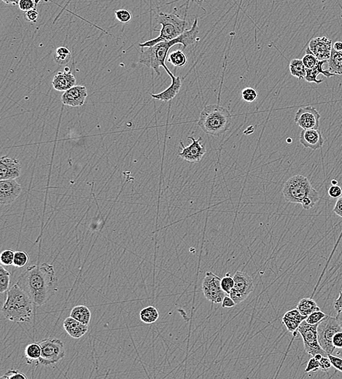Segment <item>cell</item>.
<instances>
[{
    "label": "cell",
    "mask_w": 342,
    "mask_h": 379,
    "mask_svg": "<svg viewBox=\"0 0 342 379\" xmlns=\"http://www.w3.org/2000/svg\"><path fill=\"white\" fill-rule=\"evenodd\" d=\"M27 379V377L23 373L17 371V370H10L5 373L1 379Z\"/></svg>",
    "instance_id": "obj_41"
},
{
    "label": "cell",
    "mask_w": 342,
    "mask_h": 379,
    "mask_svg": "<svg viewBox=\"0 0 342 379\" xmlns=\"http://www.w3.org/2000/svg\"><path fill=\"white\" fill-rule=\"evenodd\" d=\"M334 212L336 215H338V216L342 218V196L339 198L338 200H337L335 207L334 208Z\"/></svg>",
    "instance_id": "obj_50"
},
{
    "label": "cell",
    "mask_w": 342,
    "mask_h": 379,
    "mask_svg": "<svg viewBox=\"0 0 342 379\" xmlns=\"http://www.w3.org/2000/svg\"><path fill=\"white\" fill-rule=\"evenodd\" d=\"M14 255L15 252L12 250H5L1 253L0 255V262L1 265L4 266H10L13 263Z\"/></svg>",
    "instance_id": "obj_34"
},
{
    "label": "cell",
    "mask_w": 342,
    "mask_h": 379,
    "mask_svg": "<svg viewBox=\"0 0 342 379\" xmlns=\"http://www.w3.org/2000/svg\"><path fill=\"white\" fill-rule=\"evenodd\" d=\"M242 97L244 102L252 103L255 102L258 97V93L253 88H245L242 91Z\"/></svg>",
    "instance_id": "obj_38"
},
{
    "label": "cell",
    "mask_w": 342,
    "mask_h": 379,
    "mask_svg": "<svg viewBox=\"0 0 342 379\" xmlns=\"http://www.w3.org/2000/svg\"><path fill=\"white\" fill-rule=\"evenodd\" d=\"M72 59L70 50L66 47H59L55 52L54 59L60 65L68 64Z\"/></svg>",
    "instance_id": "obj_31"
},
{
    "label": "cell",
    "mask_w": 342,
    "mask_h": 379,
    "mask_svg": "<svg viewBox=\"0 0 342 379\" xmlns=\"http://www.w3.org/2000/svg\"><path fill=\"white\" fill-rule=\"evenodd\" d=\"M332 185H338V181L336 180H333L332 181Z\"/></svg>",
    "instance_id": "obj_57"
},
{
    "label": "cell",
    "mask_w": 342,
    "mask_h": 379,
    "mask_svg": "<svg viewBox=\"0 0 342 379\" xmlns=\"http://www.w3.org/2000/svg\"><path fill=\"white\" fill-rule=\"evenodd\" d=\"M234 289L249 295L253 289L254 284L251 276L242 271H236L234 276Z\"/></svg>",
    "instance_id": "obj_22"
},
{
    "label": "cell",
    "mask_w": 342,
    "mask_h": 379,
    "mask_svg": "<svg viewBox=\"0 0 342 379\" xmlns=\"http://www.w3.org/2000/svg\"><path fill=\"white\" fill-rule=\"evenodd\" d=\"M333 344L336 349H342V331L336 333L334 339H333Z\"/></svg>",
    "instance_id": "obj_48"
},
{
    "label": "cell",
    "mask_w": 342,
    "mask_h": 379,
    "mask_svg": "<svg viewBox=\"0 0 342 379\" xmlns=\"http://www.w3.org/2000/svg\"><path fill=\"white\" fill-rule=\"evenodd\" d=\"M198 23V18H195L191 28L174 40L159 42L152 47L141 48L140 53V64L152 69L160 76L159 69L161 67L164 68L167 67L165 61L168 57L169 51L173 46L180 44L183 45V49H185L189 45H194L200 40L198 36L199 34Z\"/></svg>",
    "instance_id": "obj_2"
},
{
    "label": "cell",
    "mask_w": 342,
    "mask_h": 379,
    "mask_svg": "<svg viewBox=\"0 0 342 379\" xmlns=\"http://www.w3.org/2000/svg\"><path fill=\"white\" fill-rule=\"evenodd\" d=\"M221 287L225 293L228 294V295H229L231 289L234 288V278L231 277V276H230V273H227L225 277L221 279Z\"/></svg>",
    "instance_id": "obj_37"
},
{
    "label": "cell",
    "mask_w": 342,
    "mask_h": 379,
    "mask_svg": "<svg viewBox=\"0 0 342 379\" xmlns=\"http://www.w3.org/2000/svg\"><path fill=\"white\" fill-rule=\"evenodd\" d=\"M329 71L335 75H342V51L332 48L330 59L328 60Z\"/></svg>",
    "instance_id": "obj_24"
},
{
    "label": "cell",
    "mask_w": 342,
    "mask_h": 379,
    "mask_svg": "<svg viewBox=\"0 0 342 379\" xmlns=\"http://www.w3.org/2000/svg\"><path fill=\"white\" fill-rule=\"evenodd\" d=\"M337 319H338L339 322H340V325H341L342 328V308L340 311H337Z\"/></svg>",
    "instance_id": "obj_54"
},
{
    "label": "cell",
    "mask_w": 342,
    "mask_h": 379,
    "mask_svg": "<svg viewBox=\"0 0 342 379\" xmlns=\"http://www.w3.org/2000/svg\"><path fill=\"white\" fill-rule=\"evenodd\" d=\"M231 118L230 112L220 105H207L200 114L198 126L204 133L220 136L229 129Z\"/></svg>",
    "instance_id": "obj_4"
},
{
    "label": "cell",
    "mask_w": 342,
    "mask_h": 379,
    "mask_svg": "<svg viewBox=\"0 0 342 379\" xmlns=\"http://www.w3.org/2000/svg\"><path fill=\"white\" fill-rule=\"evenodd\" d=\"M290 72L291 75L299 80L305 78L307 68L304 66L302 59H294L290 63Z\"/></svg>",
    "instance_id": "obj_28"
},
{
    "label": "cell",
    "mask_w": 342,
    "mask_h": 379,
    "mask_svg": "<svg viewBox=\"0 0 342 379\" xmlns=\"http://www.w3.org/2000/svg\"><path fill=\"white\" fill-rule=\"evenodd\" d=\"M34 303L18 284L12 286L1 309L6 319L15 322H31L34 317Z\"/></svg>",
    "instance_id": "obj_3"
},
{
    "label": "cell",
    "mask_w": 342,
    "mask_h": 379,
    "mask_svg": "<svg viewBox=\"0 0 342 379\" xmlns=\"http://www.w3.org/2000/svg\"><path fill=\"white\" fill-rule=\"evenodd\" d=\"M333 48L336 50H338V51H342V42H340V41L336 42L333 45Z\"/></svg>",
    "instance_id": "obj_52"
},
{
    "label": "cell",
    "mask_w": 342,
    "mask_h": 379,
    "mask_svg": "<svg viewBox=\"0 0 342 379\" xmlns=\"http://www.w3.org/2000/svg\"><path fill=\"white\" fill-rule=\"evenodd\" d=\"M88 97V91L85 86H75L64 91L61 96L63 105L70 107H82Z\"/></svg>",
    "instance_id": "obj_15"
},
{
    "label": "cell",
    "mask_w": 342,
    "mask_h": 379,
    "mask_svg": "<svg viewBox=\"0 0 342 379\" xmlns=\"http://www.w3.org/2000/svg\"><path fill=\"white\" fill-rule=\"evenodd\" d=\"M283 194L285 201L292 204H300L305 198L321 199L319 193L312 185L307 177L296 175L291 177L284 185Z\"/></svg>",
    "instance_id": "obj_6"
},
{
    "label": "cell",
    "mask_w": 342,
    "mask_h": 379,
    "mask_svg": "<svg viewBox=\"0 0 342 379\" xmlns=\"http://www.w3.org/2000/svg\"><path fill=\"white\" fill-rule=\"evenodd\" d=\"M21 186L15 180H1L0 182V203L8 205L15 201L21 193Z\"/></svg>",
    "instance_id": "obj_14"
},
{
    "label": "cell",
    "mask_w": 342,
    "mask_h": 379,
    "mask_svg": "<svg viewBox=\"0 0 342 379\" xmlns=\"http://www.w3.org/2000/svg\"><path fill=\"white\" fill-rule=\"evenodd\" d=\"M70 317L85 325H88L91 322V313L87 306L80 305V306H75L72 309Z\"/></svg>",
    "instance_id": "obj_25"
},
{
    "label": "cell",
    "mask_w": 342,
    "mask_h": 379,
    "mask_svg": "<svg viewBox=\"0 0 342 379\" xmlns=\"http://www.w3.org/2000/svg\"><path fill=\"white\" fill-rule=\"evenodd\" d=\"M331 362H332L333 367L337 369V371L342 373V358L340 357L336 356L334 355H328Z\"/></svg>",
    "instance_id": "obj_46"
},
{
    "label": "cell",
    "mask_w": 342,
    "mask_h": 379,
    "mask_svg": "<svg viewBox=\"0 0 342 379\" xmlns=\"http://www.w3.org/2000/svg\"><path fill=\"white\" fill-rule=\"evenodd\" d=\"M321 115L313 106L303 107L295 115V123L302 129H319Z\"/></svg>",
    "instance_id": "obj_11"
},
{
    "label": "cell",
    "mask_w": 342,
    "mask_h": 379,
    "mask_svg": "<svg viewBox=\"0 0 342 379\" xmlns=\"http://www.w3.org/2000/svg\"><path fill=\"white\" fill-rule=\"evenodd\" d=\"M333 48L332 40L326 37H316L310 41L306 53L313 54L319 61L330 59Z\"/></svg>",
    "instance_id": "obj_13"
},
{
    "label": "cell",
    "mask_w": 342,
    "mask_h": 379,
    "mask_svg": "<svg viewBox=\"0 0 342 379\" xmlns=\"http://www.w3.org/2000/svg\"><path fill=\"white\" fill-rule=\"evenodd\" d=\"M19 160L7 156L0 160V180H15L20 176Z\"/></svg>",
    "instance_id": "obj_16"
},
{
    "label": "cell",
    "mask_w": 342,
    "mask_h": 379,
    "mask_svg": "<svg viewBox=\"0 0 342 379\" xmlns=\"http://www.w3.org/2000/svg\"><path fill=\"white\" fill-rule=\"evenodd\" d=\"M29 259V254L26 252L21 251V250L15 252L12 265L15 268H23L28 263Z\"/></svg>",
    "instance_id": "obj_33"
},
{
    "label": "cell",
    "mask_w": 342,
    "mask_h": 379,
    "mask_svg": "<svg viewBox=\"0 0 342 379\" xmlns=\"http://www.w3.org/2000/svg\"><path fill=\"white\" fill-rule=\"evenodd\" d=\"M326 316L327 314H325L320 310V311H315L313 314L309 315L305 320L310 325H317V324H319Z\"/></svg>",
    "instance_id": "obj_36"
},
{
    "label": "cell",
    "mask_w": 342,
    "mask_h": 379,
    "mask_svg": "<svg viewBox=\"0 0 342 379\" xmlns=\"http://www.w3.org/2000/svg\"><path fill=\"white\" fill-rule=\"evenodd\" d=\"M338 352H335L334 351V353L332 354V355H336V356L340 357V358H342V349H339Z\"/></svg>",
    "instance_id": "obj_55"
},
{
    "label": "cell",
    "mask_w": 342,
    "mask_h": 379,
    "mask_svg": "<svg viewBox=\"0 0 342 379\" xmlns=\"http://www.w3.org/2000/svg\"><path fill=\"white\" fill-rule=\"evenodd\" d=\"M1 1L7 4H11V5H16V4H18V3H19L20 0H1Z\"/></svg>",
    "instance_id": "obj_53"
},
{
    "label": "cell",
    "mask_w": 342,
    "mask_h": 379,
    "mask_svg": "<svg viewBox=\"0 0 342 379\" xmlns=\"http://www.w3.org/2000/svg\"><path fill=\"white\" fill-rule=\"evenodd\" d=\"M334 309H335L336 311H339L340 309L342 308V291L340 292V295H339L338 298H337V299L335 300V301H334Z\"/></svg>",
    "instance_id": "obj_51"
},
{
    "label": "cell",
    "mask_w": 342,
    "mask_h": 379,
    "mask_svg": "<svg viewBox=\"0 0 342 379\" xmlns=\"http://www.w3.org/2000/svg\"><path fill=\"white\" fill-rule=\"evenodd\" d=\"M236 306V303L234 301V300L230 296H227L225 295L224 298H223V301H222V307L223 308H233Z\"/></svg>",
    "instance_id": "obj_49"
},
{
    "label": "cell",
    "mask_w": 342,
    "mask_h": 379,
    "mask_svg": "<svg viewBox=\"0 0 342 379\" xmlns=\"http://www.w3.org/2000/svg\"><path fill=\"white\" fill-rule=\"evenodd\" d=\"M64 328L69 336L73 339H80L87 333L88 325L79 322L76 319L69 317L64 320Z\"/></svg>",
    "instance_id": "obj_20"
},
{
    "label": "cell",
    "mask_w": 342,
    "mask_h": 379,
    "mask_svg": "<svg viewBox=\"0 0 342 379\" xmlns=\"http://www.w3.org/2000/svg\"><path fill=\"white\" fill-rule=\"evenodd\" d=\"M320 366H321V370L324 372H327L328 370L332 369L333 366L332 362L328 356L323 357L322 359L320 360Z\"/></svg>",
    "instance_id": "obj_47"
},
{
    "label": "cell",
    "mask_w": 342,
    "mask_h": 379,
    "mask_svg": "<svg viewBox=\"0 0 342 379\" xmlns=\"http://www.w3.org/2000/svg\"><path fill=\"white\" fill-rule=\"evenodd\" d=\"M41 354H42V349L39 343H31L28 344L25 349V358L28 364H31L33 362L39 360Z\"/></svg>",
    "instance_id": "obj_27"
},
{
    "label": "cell",
    "mask_w": 342,
    "mask_h": 379,
    "mask_svg": "<svg viewBox=\"0 0 342 379\" xmlns=\"http://www.w3.org/2000/svg\"><path fill=\"white\" fill-rule=\"evenodd\" d=\"M302 61H303L304 66L307 69L314 68L319 62V60L313 54H310V53H306L305 56L302 59Z\"/></svg>",
    "instance_id": "obj_39"
},
{
    "label": "cell",
    "mask_w": 342,
    "mask_h": 379,
    "mask_svg": "<svg viewBox=\"0 0 342 379\" xmlns=\"http://www.w3.org/2000/svg\"><path fill=\"white\" fill-rule=\"evenodd\" d=\"M287 141H288V142H291V139H287Z\"/></svg>",
    "instance_id": "obj_59"
},
{
    "label": "cell",
    "mask_w": 342,
    "mask_h": 379,
    "mask_svg": "<svg viewBox=\"0 0 342 379\" xmlns=\"http://www.w3.org/2000/svg\"><path fill=\"white\" fill-rule=\"evenodd\" d=\"M34 2H35V4H37H37H38L40 2L41 0H34Z\"/></svg>",
    "instance_id": "obj_58"
},
{
    "label": "cell",
    "mask_w": 342,
    "mask_h": 379,
    "mask_svg": "<svg viewBox=\"0 0 342 379\" xmlns=\"http://www.w3.org/2000/svg\"><path fill=\"white\" fill-rule=\"evenodd\" d=\"M140 318L142 322L146 324H153L159 318V313L154 306H148L142 309L140 313Z\"/></svg>",
    "instance_id": "obj_29"
},
{
    "label": "cell",
    "mask_w": 342,
    "mask_h": 379,
    "mask_svg": "<svg viewBox=\"0 0 342 379\" xmlns=\"http://www.w3.org/2000/svg\"><path fill=\"white\" fill-rule=\"evenodd\" d=\"M165 70L171 78V84L166 90L159 94H151V96L154 100L167 102L172 100L179 94V90L182 87V80L179 77L173 75L172 72L169 70L168 67H165Z\"/></svg>",
    "instance_id": "obj_17"
},
{
    "label": "cell",
    "mask_w": 342,
    "mask_h": 379,
    "mask_svg": "<svg viewBox=\"0 0 342 379\" xmlns=\"http://www.w3.org/2000/svg\"><path fill=\"white\" fill-rule=\"evenodd\" d=\"M116 19L122 23H128L132 19V14L130 11L126 9H121L115 12Z\"/></svg>",
    "instance_id": "obj_35"
},
{
    "label": "cell",
    "mask_w": 342,
    "mask_h": 379,
    "mask_svg": "<svg viewBox=\"0 0 342 379\" xmlns=\"http://www.w3.org/2000/svg\"><path fill=\"white\" fill-rule=\"evenodd\" d=\"M156 20L159 24L162 26L160 34L157 38L140 44V48L152 47L159 42L174 40L187 31L189 25L188 21L182 19L179 15L174 13L159 12L156 16Z\"/></svg>",
    "instance_id": "obj_5"
},
{
    "label": "cell",
    "mask_w": 342,
    "mask_h": 379,
    "mask_svg": "<svg viewBox=\"0 0 342 379\" xmlns=\"http://www.w3.org/2000/svg\"><path fill=\"white\" fill-rule=\"evenodd\" d=\"M168 61L174 67H184L187 63V58L182 50H177L168 55Z\"/></svg>",
    "instance_id": "obj_30"
},
{
    "label": "cell",
    "mask_w": 342,
    "mask_h": 379,
    "mask_svg": "<svg viewBox=\"0 0 342 379\" xmlns=\"http://www.w3.org/2000/svg\"><path fill=\"white\" fill-rule=\"evenodd\" d=\"M340 331H342V328L337 317L327 315L318 324V336L320 345L328 355H332L335 351L333 339L336 333Z\"/></svg>",
    "instance_id": "obj_7"
},
{
    "label": "cell",
    "mask_w": 342,
    "mask_h": 379,
    "mask_svg": "<svg viewBox=\"0 0 342 379\" xmlns=\"http://www.w3.org/2000/svg\"><path fill=\"white\" fill-rule=\"evenodd\" d=\"M10 273L8 270L4 269L3 265L0 266V292H7L10 287Z\"/></svg>",
    "instance_id": "obj_32"
},
{
    "label": "cell",
    "mask_w": 342,
    "mask_h": 379,
    "mask_svg": "<svg viewBox=\"0 0 342 379\" xmlns=\"http://www.w3.org/2000/svg\"><path fill=\"white\" fill-rule=\"evenodd\" d=\"M299 141L306 148L317 150L323 147L325 140L320 129H303L301 132Z\"/></svg>",
    "instance_id": "obj_18"
},
{
    "label": "cell",
    "mask_w": 342,
    "mask_h": 379,
    "mask_svg": "<svg viewBox=\"0 0 342 379\" xmlns=\"http://www.w3.org/2000/svg\"><path fill=\"white\" fill-rule=\"evenodd\" d=\"M296 309L299 310V312L305 317H308L310 314L317 311H320L319 306L316 302L310 298H304L298 303Z\"/></svg>",
    "instance_id": "obj_26"
},
{
    "label": "cell",
    "mask_w": 342,
    "mask_h": 379,
    "mask_svg": "<svg viewBox=\"0 0 342 379\" xmlns=\"http://www.w3.org/2000/svg\"><path fill=\"white\" fill-rule=\"evenodd\" d=\"M328 61H319L316 66L313 69H307V74H306L305 78L306 81L308 83H315L317 84H321L323 82V80H318V76L320 74H322L326 78H331V77L336 76L334 74L329 71V70H325L324 64L327 62Z\"/></svg>",
    "instance_id": "obj_23"
},
{
    "label": "cell",
    "mask_w": 342,
    "mask_h": 379,
    "mask_svg": "<svg viewBox=\"0 0 342 379\" xmlns=\"http://www.w3.org/2000/svg\"><path fill=\"white\" fill-rule=\"evenodd\" d=\"M76 84V78L69 71V67H66L65 72H59L52 81L53 89L58 91H66Z\"/></svg>",
    "instance_id": "obj_19"
},
{
    "label": "cell",
    "mask_w": 342,
    "mask_h": 379,
    "mask_svg": "<svg viewBox=\"0 0 342 379\" xmlns=\"http://www.w3.org/2000/svg\"><path fill=\"white\" fill-rule=\"evenodd\" d=\"M201 289L206 299L211 303H222L226 294L222 289L221 279L212 272H206Z\"/></svg>",
    "instance_id": "obj_10"
},
{
    "label": "cell",
    "mask_w": 342,
    "mask_h": 379,
    "mask_svg": "<svg viewBox=\"0 0 342 379\" xmlns=\"http://www.w3.org/2000/svg\"><path fill=\"white\" fill-rule=\"evenodd\" d=\"M24 18L27 21L31 23H36L39 18V13L37 9H31V10L24 12Z\"/></svg>",
    "instance_id": "obj_44"
},
{
    "label": "cell",
    "mask_w": 342,
    "mask_h": 379,
    "mask_svg": "<svg viewBox=\"0 0 342 379\" xmlns=\"http://www.w3.org/2000/svg\"><path fill=\"white\" fill-rule=\"evenodd\" d=\"M187 138L192 140V143L187 147H185L183 143L180 141L182 150L179 152V156L190 163H198L202 159L206 152L204 144H201L202 138L200 137L198 139H195L193 136H188Z\"/></svg>",
    "instance_id": "obj_12"
},
{
    "label": "cell",
    "mask_w": 342,
    "mask_h": 379,
    "mask_svg": "<svg viewBox=\"0 0 342 379\" xmlns=\"http://www.w3.org/2000/svg\"><path fill=\"white\" fill-rule=\"evenodd\" d=\"M320 369H321L320 361L315 359L313 357V358H311V359L310 360V361L308 362V364H307V368H306L304 372H305V374H308V373L312 372V371H313V372H316V371H319Z\"/></svg>",
    "instance_id": "obj_43"
},
{
    "label": "cell",
    "mask_w": 342,
    "mask_h": 379,
    "mask_svg": "<svg viewBox=\"0 0 342 379\" xmlns=\"http://www.w3.org/2000/svg\"><path fill=\"white\" fill-rule=\"evenodd\" d=\"M16 284L26 292L34 306H43L58 290L54 266L46 262L28 267L18 276Z\"/></svg>",
    "instance_id": "obj_1"
},
{
    "label": "cell",
    "mask_w": 342,
    "mask_h": 379,
    "mask_svg": "<svg viewBox=\"0 0 342 379\" xmlns=\"http://www.w3.org/2000/svg\"><path fill=\"white\" fill-rule=\"evenodd\" d=\"M328 193L332 199H339V198L341 197L342 194L341 187L339 186L338 185H332L329 188Z\"/></svg>",
    "instance_id": "obj_45"
},
{
    "label": "cell",
    "mask_w": 342,
    "mask_h": 379,
    "mask_svg": "<svg viewBox=\"0 0 342 379\" xmlns=\"http://www.w3.org/2000/svg\"><path fill=\"white\" fill-rule=\"evenodd\" d=\"M323 357H324V356H323V355H321V354H317V355H315V356H314V358H315V359H316L317 360H318V361H320V360L322 359Z\"/></svg>",
    "instance_id": "obj_56"
},
{
    "label": "cell",
    "mask_w": 342,
    "mask_h": 379,
    "mask_svg": "<svg viewBox=\"0 0 342 379\" xmlns=\"http://www.w3.org/2000/svg\"><path fill=\"white\" fill-rule=\"evenodd\" d=\"M307 317L302 315L299 310L295 309L285 313L282 320L288 331L295 333L297 332L298 328Z\"/></svg>",
    "instance_id": "obj_21"
},
{
    "label": "cell",
    "mask_w": 342,
    "mask_h": 379,
    "mask_svg": "<svg viewBox=\"0 0 342 379\" xmlns=\"http://www.w3.org/2000/svg\"><path fill=\"white\" fill-rule=\"evenodd\" d=\"M18 5L20 10L23 12H26L31 9H35L37 7V4H35L34 0H20Z\"/></svg>",
    "instance_id": "obj_42"
},
{
    "label": "cell",
    "mask_w": 342,
    "mask_h": 379,
    "mask_svg": "<svg viewBox=\"0 0 342 379\" xmlns=\"http://www.w3.org/2000/svg\"><path fill=\"white\" fill-rule=\"evenodd\" d=\"M229 296L234 300L236 305H238L243 302L244 300L247 299L249 295H246V294L237 290V289L233 288L230 292Z\"/></svg>",
    "instance_id": "obj_40"
},
{
    "label": "cell",
    "mask_w": 342,
    "mask_h": 379,
    "mask_svg": "<svg viewBox=\"0 0 342 379\" xmlns=\"http://www.w3.org/2000/svg\"><path fill=\"white\" fill-rule=\"evenodd\" d=\"M318 325H310L304 320L298 328L297 332L302 336L304 341V349L308 355L314 357L317 354H321L327 357L328 354L320 345L318 336Z\"/></svg>",
    "instance_id": "obj_9"
},
{
    "label": "cell",
    "mask_w": 342,
    "mask_h": 379,
    "mask_svg": "<svg viewBox=\"0 0 342 379\" xmlns=\"http://www.w3.org/2000/svg\"><path fill=\"white\" fill-rule=\"evenodd\" d=\"M42 354L39 362L43 366H50L57 363L65 357L64 344L56 338H48L39 342Z\"/></svg>",
    "instance_id": "obj_8"
}]
</instances>
